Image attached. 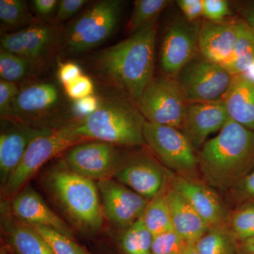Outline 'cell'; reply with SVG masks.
Listing matches in <instances>:
<instances>
[{"label": "cell", "instance_id": "obj_36", "mask_svg": "<svg viewBox=\"0 0 254 254\" xmlns=\"http://www.w3.org/2000/svg\"><path fill=\"white\" fill-rule=\"evenodd\" d=\"M20 90L16 83L3 81H0V114L1 118L9 117L11 105Z\"/></svg>", "mask_w": 254, "mask_h": 254}, {"label": "cell", "instance_id": "obj_41", "mask_svg": "<svg viewBox=\"0 0 254 254\" xmlns=\"http://www.w3.org/2000/svg\"><path fill=\"white\" fill-rule=\"evenodd\" d=\"M82 75L83 72L79 65L71 62L60 65L59 71H58V76L63 86L75 81Z\"/></svg>", "mask_w": 254, "mask_h": 254}, {"label": "cell", "instance_id": "obj_20", "mask_svg": "<svg viewBox=\"0 0 254 254\" xmlns=\"http://www.w3.org/2000/svg\"><path fill=\"white\" fill-rule=\"evenodd\" d=\"M60 100L58 87L52 83H38L19 91L10 109L8 119L38 116L54 108Z\"/></svg>", "mask_w": 254, "mask_h": 254}, {"label": "cell", "instance_id": "obj_37", "mask_svg": "<svg viewBox=\"0 0 254 254\" xmlns=\"http://www.w3.org/2000/svg\"><path fill=\"white\" fill-rule=\"evenodd\" d=\"M231 190L238 204L247 200H254V170L232 187Z\"/></svg>", "mask_w": 254, "mask_h": 254}, {"label": "cell", "instance_id": "obj_35", "mask_svg": "<svg viewBox=\"0 0 254 254\" xmlns=\"http://www.w3.org/2000/svg\"><path fill=\"white\" fill-rule=\"evenodd\" d=\"M64 88L66 95L73 100L86 98L94 93V83L91 78L83 74Z\"/></svg>", "mask_w": 254, "mask_h": 254}, {"label": "cell", "instance_id": "obj_29", "mask_svg": "<svg viewBox=\"0 0 254 254\" xmlns=\"http://www.w3.org/2000/svg\"><path fill=\"white\" fill-rule=\"evenodd\" d=\"M227 225L239 242L254 236V200L239 203L229 213Z\"/></svg>", "mask_w": 254, "mask_h": 254}, {"label": "cell", "instance_id": "obj_10", "mask_svg": "<svg viewBox=\"0 0 254 254\" xmlns=\"http://www.w3.org/2000/svg\"><path fill=\"white\" fill-rule=\"evenodd\" d=\"M124 159L116 145L93 140L73 145L63 161L75 173L100 182L115 178Z\"/></svg>", "mask_w": 254, "mask_h": 254}, {"label": "cell", "instance_id": "obj_9", "mask_svg": "<svg viewBox=\"0 0 254 254\" xmlns=\"http://www.w3.org/2000/svg\"><path fill=\"white\" fill-rule=\"evenodd\" d=\"M188 104L176 79L153 78L136 103L145 121L181 130Z\"/></svg>", "mask_w": 254, "mask_h": 254}, {"label": "cell", "instance_id": "obj_25", "mask_svg": "<svg viewBox=\"0 0 254 254\" xmlns=\"http://www.w3.org/2000/svg\"><path fill=\"white\" fill-rule=\"evenodd\" d=\"M195 244L200 254H240L239 241L227 224L210 227Z\"/></svg>", "mask_w": 254, "mask_h": 254}, {"label": "cell", "instance_id": "obj_47", "mask_svg": "<svg viewBox=\"0 0 254 254\" xmlns=\"http://www.w3.org/2000/svg\"></svg>", "mask_w": 254, "mask_h": 254}, {"label": "cell", "instance_id": "obj_33", "mask_svg": "<svg viewBox=\"0 0 254 254\" xmlns=\"http://www.w3.org/2000/svg\"><path fill=\"white\" fill-rule=\"evenodd\" d=\"M188 242L177 232H165L153 237V254H182Z\"/></svg>", "mask_w": 254, "mask_h": 254}, {"label": "cell", "instance_id": "obj_39", "mask_svg": "<svg viewBox=\"0 0 254 254\" xmlns=\"http://www.w3.org/2000/svg\"><path fill=\"white\" fill-rule=\"evenodd\" d=\"M88 2L87 0H62L58 5L57 21H66L72 17L73 15L79 11Z\"/></svg>", "mask_w": 254, "mask_h": 254}, {"label": "cell", "instance_id": "obj_14", "mask_svg": "<svg viewBox=\"0 0 254 254\" xmlns=\"http://www.w3.org/2000/svg\"><path fill=\"white\" fill-rule=\"evenodd\" d=\"M230 118L223 99L188 103L182 131L199 151L209 135L220 131Z\"/></svg>", "mask_w": 254, "mask_h": 254}, {"label": "cell", "instance_id": "obj_12", "mask_svg": "<svg viewBox=\"0 0 254 254\" xmlns=\"http://www.w3.org/2000/svg\"><path fill=\"white\" fill-rule=\"evenodd\" d=\"M97 185L103 214L114 225L125 229L142 218L149 200L114 178Z\"/></svg>", "mask_w": 254, "mask_h": 254}, {"label": "cell", "instance_id": "obj_42", "mask_svg": "<svg viewBox=\"0 0 254 254\" xmlns=\"http://www.w3.org/2000/svg\"><path fill=\"white\" fill-rule=\"evenodd\" d=\"M237 10L240 14L241 19L254 33V0L241 1L237 4Z\"/></svg>", "mask_w": 254, "mask_h": 254}, {"label": "cell", "instance_id": "obj_38", "mask_svg": "<svg viewBox=\"0 0 254 254\" xmlns=\"http://www.w3.org/2000/svg\"><path fill=\"white\" fill-rule=\"evenodd\" d=\"M177 4L184 17L190 22L199 21L203 16V0H179Z\"/></svg>", "mask_w": 254, "mask_h": 254}, {"label": "cell", "instance_id": "obj_45", "mask_svg": "<svg viewBox=\"0 0 254 254\" xmlns=\"http://www.w3.org/2000/svg\"><path fill=\"white\" fill-rule=\"evenodd\" d=\"M182 254H200V253L197 250L195 242H188Z\"/></svg>", "mask_w": 254, "mask_h": 254}, {"label": "cell", "instance_id": "obj_17", "mask_svg": "<svg viewBox=\"0 0 254 254\" xmlns=\"http://www.w3.org/2000/svg\"><path fill=\"white\" fill-rule=\"evenodd\" d=\"M11 199L10 211L20 221L30 226L49 227L73 238L71 229L53 211L41 195L29 185Z\"/></svg>", "mask_w": 254, "mask_h": 254}, {"label": "cell", "instance_id": "obj_7", "mask_svg": "<svg viewBox=\"0 0 254 254\" xmlns=\"http://www.w3.org/2000/svg\"><path fill=\"white\" fill-rule=\"evenodd\" d=\"M144 143L169 171L180 176L196 178L198 157L185 133L175 127L145 121Z\"/></svg>", "mask_w": 254, "mask_h": 254}, {"label": "cell", "instance_id": "obj_8", "mask_svg": "<svg viewBox=\"0 0 254 254\" xmlns=\"http://www.w3.org/2000/svg\"><path fill=\"white\" fill-rule=\"evenodd\" d=\"M233 76L222 65L198 54L180 70L175 79L188 103L222 99Z\"/></svg>", "mask_w": 254, "mask_h": 254}, {"label": "cell", "instance_id": "obj_23", "mask_svg": "<svg viewBox=\"0 0 254 254\" xmlns=\"http://www.w3.org/2000/svg\"><path fill=\"white\" fill-rule=\"evenodd\" d=\"M3 215V229L7 247L13 254H55L33 227L15 218L11 211Z\"/></svg>", "mask_w": 254, "mask_h": 254}, {"label": "cell", "instance_id": "obj_2", "mask_svg": "<svg viewBox=\"0 0 254 254\" xmlns=\"http://www.w3.org/2000/svg\"><path fill=\"white\" fill-rule=\"evenodd\" d=\"M203 182L220 190L232 189L254 168V131L231 118L198 155Z\"/></svg>", "mask_w": 254, "mask_h": 254}, {"label": "cell", "instance_id": "obj_31", "mask_svg": "<svg viewBox=\"0 0 254 254\" xmlns=\"http://www.w3.org/2000/svg\"><path fill=\"white\" fill-rule=\"evenodd\" d=\"M32 63L21 57L0 50V77L3 81L13 82L23 79L29 73Z\"/></svg>", "mask_w": 254, "mask_h": 254}, {"label": "cell", "instance_id": "obj_19", "mask_svg": "<svg viewBox=\"0 0 254 254\" xmlns=\"http://www.w3.org/2000/svg\"><path fill=\"white\" fill-rule=\"evenodd\" d=\"M236 20L217 23L201 21L199 53L210 61L222 65L231 58L236 43Z\"/></svg>", "mask_w": 254, "mask_h": 254}, {"label": "cell", "instance_id": "obj_21", "mask_svg": "<svg viewBox=\"0 0 254 254\" xmlns=\"http://www.w3.org/2000/svg\"><path fill=\"white\" fill-rule=\"evenodd\" d=\"M166 198L174 231L184 240L195 242L208 231L210 227L188 200L169 185H167Z\"/></svg>", "mask_w": 254, "mask_h": 254}, {"label": "cell", "instance_id": "obj_1", "mask_svg": "<svg viewBox=\"0 0 254 254\" xmlns=\"http://www.w3.org/2000/svg\"><path fill=\"white\" fill-rule=\"evenodd\" d=\"M158 19L118 44L101 50L95 59L100 76L136 103L155 78Z\"/></svg>", "mask_w": 254, "mask_h": 254}, {"label": "cell", "instance_id": "obj_34", "mask_svg": "<svg viewBox=\"0 0 254 254\" xmlns=\"http://www.w3.org/2000/svg\"><path fill=\"white\" fill-rule=\"evenodd\" d=\"M232 14L230 4L226 0H203V16L212 22H224Z\"/></svg>", "mask_w": 254, "mask_h": 254}, {"label": "cell", "instance_id": "obj_16", "mask_svg": "<svg viewBox=\"0 0 254 254\" xmlns=\"http://www.w3.org/2000/svg\"><path fill=\"white\" fill-rule=\"evenodd\" d=\"M46 127H34L17 120L10 126L1 128L0 134V181L6 185L17 168L28 146L36 137L43 134Z\"/></svg>", "mask_w": 254, "mask_h": 254}, {"label": "cell", "instance_id": "obj_40", "mask_svg": "<svg viewBox=\"0 0 254 254\" xmlns=\"http://www.w3.org/2000/svg\"><path fill=\"white\" fill-rule=\"evenodd\" d=\"M101 103L95 95H91L81 99L74 100L73 105V113L83 118L90 116L99 108Z\"/></svg>", "mask_w": 254, "mask_h": 254}, {"label": "cell", "instance_id": "obj_15", "mask_svg": "<svg viewBox=\"0 0 254 254\" xmlns=\"http://www.w3.org/2000/svg\"><path fill=\"white\" fill-rule=\"evenodd\" d=\"M168 173L150 157L139 154L124 159L115 179L150 200L166 186Z\"/></svg>", "mask_w": 254, "mask_h": 254}, {"label": "cell", "instance_id": "obj_28", "mask_svg": "<svg viewBox=\"0 0 254 254\" xmlns=\"http://www.w3.org/2000/svg\"><path fill=\"white\" fill-rule=\"evenodd\" d=\"M173 2L168 0H136L129 20L127 31L133 34L148 23L158 19L159 15Z\"/></svg>", "mask_w": 254, "mask_h": 254}, {"label": "cell", "instance_id": "obj_32", "mask_svg": "<svg viewBox=\"0 0 254 254\" xmlns=\"http://www.w3.org/2000/svg\"><path fill=\"white\" fill-rule=\"evenodd\" d=\"M31 16L24 1L0 0V20L8 27H16L31 21Z\"/></svg>", "mask_w": 254, "mask_h": 254}, {"label": "cell", "instance_id": "obj_44", "mask_svg": "<svg viewBox=\"0 0 254 254\" xmlns=\"http://www.w3.org/2000/svg\"><path fill=\"white\" fill-rule=\"evenodd\" d=\"M239 254H254V236L239 242Z\"/></svg>", "mask_w": 254, "mask_h": 254}, {"label": "cell", "instance_id": "obj_46", "mask_svg": "<svg viewBox=\"0 0 254 254\" xmlns=\"http://www.w3.org/2000/svg\"><path fill=\"white\" fill-rule=\"evenodd\" d=\"M0 254H12L7 246H1L0 249Z\"/></svg>", "mask_w": 254, "mask_h": 254}, {"label": "cell", "instance_id": "obj_4", "mask_svg": "<svg viewBox=\"0 0 254 254\" xmlns=\"http://www.w3.org/2000/svg\"><path fill=\"white\" fill-rule=\"evenodd\" d=\"M47 185L62 209L78 228L96 233L103 224L99 190L95 181L71 171L63 160L52 168Z\"/></svg>", "mask_w": 254, "mask_h": 254}, {"label": "cell", "instance_id": "obj_11", "mask_svg": "<svg viewBox=\"0 0 254 254\" xmlns=\"http://www.w3.org/2000/svg\"><path fill=\"white\" fill-rule=\"evenodd\" d=\"M200 23L178 18L166 28L160 52V66L165 76L175 78L190 60L200 54Z\"/></svg>", "mask_w": 254, "mask_h": 254}, {"label": "cell", "instance_id": "obj_5", "mask_svg": "<svg viewBox=\"0 0 254 254\" xmlns=\"http://www.w3.org/2000/svg\"><path fill=\"white\" fill-rule=\"evenodd\" d=\"M84 141H87L78 136L76 131V123L48 128L31 142L17 168L1 187L3 195L12 198L48 161Z\"/></svg>", "mask_w": 254, "mask_h": 254}, {"label": "cell", "instance_id": "obj_43", "mask_svg": "<svg viewBox=\"0 0 254 254\" xmlns=\"http://www.w3.org/2000/svg\"><path fill=\"white\" fill-rule=\"evenodd\" d=\"M60 1L58 0H34L33 6L38 14L47 17L56 10Z\"/></svg>", "mask_w": 254, "mask_h": 254}, {"label": "cell", "instance_id": "obj_13", "mask_svg": "<svg viewBox=\"0 0 254 254\" xmlns=\"http://www.w3.org/2000/svg\"><path fill=\"white\" fill-rule=\"evenodd\" d=\"M169 186L181 193L209 227L227 224L229 213L213 188L205 182L168 174Z\"/></svg>", "mask_w": 254, "mask_h": 254}, {"label": "cell", "instance_id": "obj_27", "mask_svg": "<svg viewBox=\"0 0 254 254\" xmlns=\"http://www.w3.org/2000/svg\"><path fill=\"white\" fill-rule=\"evenodd\" d=\"M153 235L141 218L125 229L118 245L123 254H153Z\"/></svg>", "mask_w": 254, "mask_h": 254}, {"label": "cell", "instance_id": "obj_22", "mask_svg": "<svg viewBox=\"0 0 254 254\" xmlns=\"http://www.w3.org/2000/svg\"><path fill=\"white\" fill-rule=\"evenodd\" d=\"M222 99L230 118L254 131V79L245 73L233 76Z\"/></svg>", "mask_w": 254, "mask_h": 254}, {"label": "cell", "instance_id": "obj_24", "mask_svg": "<svg viewBox=\"0 0 254 254\" xmlns=\"http://www.w3.org/2000/svg\"><path fill=\"white\" fill-rule=\"evenodd\" d=\"M237 37L231 58L222 64L232 76L242 74L254 65V33L242 19L236 20Z\"/></svg>", "mask_w": 254, "mask_h": 254}, {"label": "cell", "instance_id": "obj_6", "mask_svg": "<svg viewBox=\"0 0 254 254\" xmlns=\"http://www.w3.org/2000/svg\"><path fill=\"white\" fill-rule=\"evenodd\" d=\"M123 6L120 0L98 1L73 21L64 36L68 53H83L109 39L120 23Z\"/></svg>", "mask_w": 254, "mask_h": 254}, {"label": "cell", "instance_id": "obj_18", "mask_svg": "<svg viewBox=\"0 0 254 254\" xmlns=\"http://www.w3.org/2000/svg\"><path fill=\"white\" fill-rule=\"evenodd\" d=\"M54 41V31L48 25L37 23L1 38V49L34 63L48 53Z\"/></svg>", "mask_w": 254, "mask_h": 254}, {"label": "cell", "instance_id": "obj_3", "mask_svg": "<svg viewBox=\"0 0 254 254\" xmlns=\"http://www.w3.org/2000/svg\"><path fill=\"white\" fill-rule=\"evenodd\" d=\"M145 123L136 103L123 95L103 102L94 113L76 122V131L85 141L138 146L144 144Z\"/></svg>", "mask_w": 254, "mask_h": 254}, {"label": "cell", "instance_id": "obj_26", "mask_svg": "<svg viewBox=\"0 0 254 254\" xmlns=\"http://www.w3.org/2000/svg\"><path fill=\"white\" fill-rule=\"evenodd\" d=\"M167 185L168 184L148 201L141 218L145 227L153 237L174 230L166 198Z\"/></svg>", "mask_w": 254, "mask_h": 254}, {"label": "cell", "instance_id": "obj_30", "mask_svg": "<svg viewBox=\"0 0 254 254\" xmlns=\"http://www.w3.org/2000/svg\"><path fill=\"white\" fill-rule=\"evenodd\" d=\"M46 241L55 254H92L75 242L73 238L43 226H31Z\"/></svg>", "mask_w": 254, "mask_h": 254}]
</instances>
